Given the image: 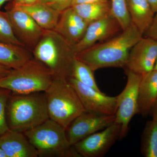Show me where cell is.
<instances>
[{"label":"cell","mask_w":157,"mask_h":157,"mask_svg":"<svg viewBox=\"0 0 157 157\" xmlns=\"http://www.w3.org/2000/svg\"><path fill=\"white\" fill-rule=\"evenodd\" d=\"M143 35L133 24L119 34L76 54V58L94 72L102 68L125 67L130 51Z\"/></svg>","instance_id":"obj_1"},{"label":"cell","mask_w":157,"mask_h":157,"mask_svg":"<svg viewBox=\"0 0 157 157\" xmlns=\"http://www.w3.org/2000/svg\"><path fill=\"white\" fill-rule=\"evenodd\" d=\"M6 117L9 129L23 132L49 118L44 92L11 94L7 102Z\"/></svg>","instance_id":"obj_2"},{"label":"cell","mask_w":157,"mask_h":157,"mask_svg":"<svg viewBox=\"0 0 157 157\" xmlns=\"http://www.w3.org/2000/svg\"><path fill=\"white\" fill-rule=\"evenodd\" d=\"M32 52L33 58L50 69L55 76L71 77L76 52L73 45L54 30H44Z\"/></svg>","instance_id":"obj_3"},{"label":"cell","mask_w":157,"mask_h":157,"mask_svg":"<svg viewBox=\"0 0 157 157\" xmlns=\"http://www.w3.org/2000/svg\"><path fill=\"white\" fill-rule=\"evenodd\" d=\"M44 93L49 118L66 130L76 117L86 111L76 91L65 77L55 76Z\"/></svg>","instance_id":"obj_4"},{"label":"cell","mask_w":157,"mask_h":157,"mask_svg":"<svg viewBox=\"0 0 157 157\" xmlns=\"http://www.w3.org/2000/svg\"><path fill=\"white\" fill-rule=\"evenodd\" d=\"M54 76L50 69L33 57L0 78V88L17 94L44 92L51 84Z\"/></svg>","instance_id":"obj_5"},{"label":"cell","mask_w":157,"mask_h":157,"mask_svg":"<svg viewBox=\"0 0 157 157\" xmlns=\"http://www.w3.org/2000/svg\"><path fill=\"white\" fill-rule=\"evenodd\" d=\"M23 133L39 157H80L69 143L66 129L50 118Z\"/></svg>","instance_id":"obj_6"},{"label":"cell","mask_w":157,"mask_h":157,"mask_svg":"<svg viewBox=\"0 0 157 157\" xmlns=\"http://www.w3.org/2000/svg\"><path fill=\"white\" fill-rule=\"evenodd\" d=\"M127 82L124 88L117 96V108L115 122L120 125V139L126 137L129 125L134 116L138 113V92L142 76L126 71Z\"/></svg>","instance_id":"obj_7"},{"label":"cell","mask_w":157,"mask_h":157,"mask_svg":"<svg viewBox=\"0 0 157 157\" xmlns=\"http://www.w3.org/2000/svg\"><path fill=\"white\" fill-rule=\"evenodd\" d=\"M68 81L76 91L87 112L101 115H114L117 108V97H109L101 91L85 85L75 78Z\"/></svg>","instance_id":"obj_8"},{"label":"cell","mask_w":157,"mask_h":157,"mask_svg":"<svg viewBox=\"0 0 157 157\" xmlns=\"http://www.w3.org/2000/svg\"><path fill=\"white\" fill-rule=\"evenodd\" d=\"M6 11L17 39L32 52L42 37L44 29L26 12L12 3L7 6Z\"/></svg>","instance_id":"obj_9"},{"label":"cell","mask_w":157,"mask_h":157,"mask_svg":"<svg viewBox=\"0 0 157 157\" xmlns=\"http://www.w3.org/2000/svg\"><path fill=\"white\" fill-rule=\"evenodd\" d=\"M121 126L115 121L103 130L88 136L73 145L80 157H101L106 154L118 139Z\"/></svg>","instance_id":"obj_10"},{"label":"cell","mask_w":157,"mask_h":157,"mask_svg":"<svg viewBox=\"0 0 157 157\" xmlns=\"http://www.w3.org/2000/svg\"><path fill=\"white\" fill-rule=\"evenodd\" d=\"M157 58V41L142 37L129 53L125 69L143 76L154 69Z\"/></svg>","instance_id":"obj_11"},{"label":"cell","mask_w":157,"mask_h":157,"mask_svg":"<svg viewBox=\"0 0 157 157\" xmlns=\"http://www.w3.org/2000/svg\"><path fill=\"white\" fill-rule=\"evenodd\" d=\"M115 120V115H98L86 111L76 117L66 130L69 143L73 146L88 136L109 126Z\"/></svg>","instance_id":"obj_12"},{"label":"cell","mask_w":157,"mask_h":157,"mask_svg":"<svg viewBox=\"0 0 157 157\" xmlns=\"http://www.w3.org/2000/svg\"><path fill=\"white\" fill-rule=\"evenodd\" d=\"M119 23L112 14L90 23L84 36L74 46L76 54L95 44L111 39L122 31Z\"/></svg>","instance_id":"obj_13"},{"label":"cell","mask_w":157,"mask_h":157,"mask_svg":"<svg viewBox=\"0 0 157 157\" xmlns=\"http://www.w3.org/2000/svg\"><path fill=\"white\" fill-rule=\"evenodd\" d=\"M88 25L70 7L62 11L54 30L74 47L82 39Z\"/></svg>","instance_id":"obj_14"},{"label":"cell","mask_w":157,"mask_h":157,"mask_svg":"<svg viewBox=\"0 0 157 157\" xmlns=\"http://www.w3.org/2000/svg\"><path fill=\"white\" fill-rule=\"evenodd\" d=\"M0 147L8 157H38L36 150L23 133L9 130L0 136Z\"/></svg>","instance_id":"obj_15"},{"label":"cell","mask_w":157,"mask_h":157,"mask_svg":"<svg viewBox=\"0 0 157 157\" xmlns=\"http://www.w3.org/2000/svg\"><path fill=\"white\" fill-rule=\"evenodd\" d=\"M157 99V70L142 76L138 92V113L144 117L151 112Z\"/></svg>","instance_id":"obj_16"},{"label":"cell","mask_w":157,"mask_h":157,"mask_svg":"<svg viewBox=\"0 0 157 157\" xmlns=\"http://www.w3.org/2000/svg\"><path fill=\"white\" fill-rule=\"evenodd\" d=\"M132 23L144 35L151 25L155 13L148 0H127Z\"/></svg>","instance_id":"obj_17"},{"label":"cell","mask_w":157,"mask_h":157,"mask_svg":"<svg viewBox=\"0 0 157 157\" xmlns=\"http://www.w3.org/2000/svg\"><path fill=\"white\" fill-rule=\"evenodd\" d=\"M16 6L28 14L44 30L54 29L61 13L42 3Z\"/></svg>","instance_id":"obj_18"},{"label":"cell","mask_w":157,"mask_h":157,"mask_svg":"<svg viewBox=\"0 0 157 157\" xmlns=\"http://www.w3.org/2000/svg\"><path fill=\"white\" fill-rule=\"evenodd\" d=\"M33 57L31 51L24 46L0 41L1 64L10 69H17Z\"/></svg>","instance_id":"obj_19"},{"label":"cell","mask_w":157,"mask_h":157,"mask_svg":"<svg viewBox=\"0 0 157 157\" xmlns=\"http://www.w3.org/2000/svg\"><path fill=\"white\" fill-rule=\"evenodd\" d=\"M71 7L89 24L111 14L110 1L107 2L80 4Z\"/></svg>","instance_id":"obj_20"},{"label":"cell","mask_w":157,"mask_h":157,"mask_svg":"<svg viewBox=\"0 0 157 157\" xmlns=\"http://www.w3.org/2000/svg\"><path fill=\"white\" fill-rule=\"evenodd\" d=\"M152 116V119L146 124L142 137L141 153L146 157H157V117Z\"/></svg>","instance_id":"obj_21"},{"label":"cell","mask_w":157,"mask_h":157,"mask_svg":"<svg viewBox=\"0 0 157 157\" xmlns=\"http://www.w3.org/2000/svg\"><path fill=\"white\" fill-rule=\"evenodd\" d=\"M94 72L87 65L76 57L72 66L71 77L89 87L101 91L96 83Z\"/></svg>","instance_id":"obj_22"},{"label":"cell","mask_w":157,"mask_h":157,"mask_svg":"<svg viewBox=\"0 0 157 157\" xmlns=\"http://www.w3.org/2000/svg\"><path fill=\"white\" fill-rule=\"evenodd\" d=\"M111 13L121 25L122 30L132 24L128 11L127 0H110Z\"/></svg>","instance_id":"obj_23"},{"label":"cell","mask_w":157,"mask_h":157,"mask_svg":"<svg viewBox=\"0 0 157 157\" xmlns=\"http://www.w3.org/2000/svg\"><path fill=\"white\" fill-rule=\"evenodd\" d=\"M0 41L14 45L24 46L13 31L12 25L6 11L0 10ZM25 47V46H24Z\"/></svg>","instance_id":"obj_24"},{"label":"cell","mask_w":157,"mask_h":157,"mask_svg":"<svg viewBox=\"0 0 157 157\" xmlns=\"http://www.w3.org/2000/svg\"><path fill=\"white\" fill-rule=\"evenodd\" d=\"M11 94L10 90L0 88V136L10 130L6 117V107Z\"/></svg>","instance_id":"obj_25"},{"label":"cell","mask_w":157,"mask_h":157,"mask_svg":"<svg viewBox=\"0 0 157 157\" xmlns=\"http://www.w3.org/2000/svg\"><path fill=\"white\" fill-rule=\"evenodd\" d=\"M73 0H51L47 5L57 11L62 12L72 6Z\"/></svg>","instance_id":"obj_26"},{"label":"cell","mask_w":157,"mask_h":157,"mask_svg":"<svg viewBox=\"0 0 157 157\" xmlns=\"http://www.w3.org/2000/svg\"><path fill=\"white\" fill-rule=\"evenodd\" d=\"M144 35L157 41V13L155 14L151 25Z\"/></svg>","instance_id":"obj_27"},{"label":"cell","mask_w":157,"mask_h":157,"mask_svg":"<svg viewBox=\"0 0 157 157\" xmlns=\"http://www.w3.org/2000/svg\"><path fill=\"white\" fill-rule=\"evenodd\" d=\"M109 1V0H73L71 6L80 4L107 2Z\"/></svg>","instance_id":"obj_28"},{"label":"cell","mask_w":157,"mask_h":157,"mask_svg":"<svg viewBox=\"0 0 157 157\" xmlns=\"http://www.w3.org/2000/svg\"><path fill=\"white\" fill-rule=\"evenodd\" d=\"M39 0H13L12 4L16 6H27L38 2Z\"/></svg>","instance_id":"obj_29"},{"label":"cell","mask_w":157,"mask_h":157,"mask_svg":"<svg viewBox=\"0 0 157 157\" xmlns=\"http://www.w3.org/2000/svg\"><path fill=\"white\" fill-rule=\"evenodd\" d=\"M12 70L0 64V78L8 75Z\"/></svg>","instance_id":"obj_30"},{"label":"cell","mask_w":157,"mask_h":157,"mask_svg":"<svg viewBox=\"0 0 157 157\" xmlns=\"http://www.w3.org/2000/svg\"><path fill=\"white\" fill-rule=\"evenodd\" d=\"M153 11L155 14L157 13V0H148Z\"/></svg>","instance_id":"obj_31"},{"label":"cell","mask_w":157,"mask_h":157,"mask_svg":"<svg viewBox=\"0 0 157 157\" xmlns=\"http://www.w3.org/2000/svg\"><path fill=\"white\" fill-rule=\"evenodd\" d=\"M151 112L152 113V115H155L157 117V99L152 108Z\"/></svg>","instance_id":"obj_32"},{"label":"cell","mask_w":157,"mask_h":157,"mask_svg":"<svg viewBox=\"0 0 157 157\" xmlns=\"http://www.w3.org/2000/svg\"><path fill=\"white\" fill-rule=\"evenodd\" d=\"M0 157H8L4 150L1 147H0Z\"/></svg>","instance_id":"obj_33"},{"label":"cell","mask_w":157,"mask_h":157,"mask_svg":"<svg viewBox=\"0 0 157 157\" xmlns=\"http://www.w3.org/2000/svg\"><path fill=\"white\" fill-rule=\"evenodd\" d=\"M51 0H39L38 1V2L37 3H42V4H47L50 2Z\"/></svg>","instance_id":"obj_34"},{"label":"cell","mask_w":157,"mask_h":157,"mask_svg":"<svg viewBox=\"0 0 157 157\" xmlns=\"http://www.w3.org/2000/svg\"><path fill=\"white\" fill-rule=\"evenodd\" d=\"M9 1H11V0H0V9L5 3L9 2Z\"/></svg>","instance_id":"obj_35"},{"label":"cell","mask_w":157,"mask_h":157,"mask_svg":"<svg viewBox=\"0 0 157 157\" xmlns=\"http://www.w3.org/2000/svg\"><path fill=\"white\" fill-rule=\"evenodd\" d=\"M154 70H157V58L156 60V62L155 63V65L154 69Z\"/></svg>","instance_id":"obj_36"}]
</instances>
